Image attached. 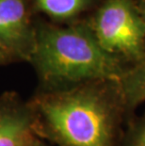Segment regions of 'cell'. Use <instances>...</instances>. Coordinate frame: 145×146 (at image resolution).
Returning a JSON list of instances; mask_svg holds the SVG:
<instances>
[{"label": "cell", "instance_id": "cell-7", "mask_svg": "<svg viewBox=\"0 0 145 146\" xmlns=\"http://www.w3.org/2000/svg\"><path fill=\"white\" fill-rule=\"evenodd\" d=\"M91 0H37L39 9L57 20H68L83 11Z\"/></svg>", "mask_w": 145, "mask_h": 146}, {"label": "cell", "instance_id": "cell-10", "mask_svg": "<svg viewBox=\"0 0 145 146\" xmlns=\"http://www.w3.org/2000/svg\"><path fill=\"white\" fill-rule=\"evenodd\" d=\"M138 11H140L141 16H142L144 23H145V0H140V6H138Z\"/></svg>", "mask_w": 145, "mask_h": 146}, {"label": "cell", "instance_id": "cell-1", "mask_svg": "<svg viewBox=\"0 0 145 146\" xmlns=\"http://www.w3.org/2000/svg\"><path fill=\"white\" fill-rule=\"evenodd\" d=\"M30 101L44 139L58 146H120L130 118L116 81L44 90Z\"/></svg>", "mask_w": 145, "mask_h": 146}, {"label": "cell", "instance_id": "cell-4", "mask_svg": "<svg viewBox=\"0 0 145 146\" xmlns=\"http://www.w3.org/2000/svg\"><path fill=\"white\" fill-rule=\"evenodd\" d=\"M44 141L31 101L15 92L0 94V146H35Z\"/></svg>", "mask_w": 145, "mask_h": 146}, {"label": "cell", "instance_id": "cell-11", "mask_svg": "<svg viewBox=\"0 0 145 146\" xmlns=\"http://www.w3.org/2000/svg\"><path fill=\"white\" fill-rule=\"evenodd\" d=\"M35 146H47L44 141H42V142H40L39 144H37V145H35Z\"/></svg>", "mask_w": 145, "mask_h": 146}, {"label": "cell", "instance_id": "cell-9", "mask_svg": "<svg viewBox=\"0 0 145 146\" xmlns=\"http://www.w3.org/2000/svg\"><path fill=\"white\" fill-rule=\"evenodd\" d=\"M11 57H12V55L8 51V49L6 48L5 46L0 42V64L9 61Z\"/></svg>", "mask_w": 145, "mask_h": 146}, {"label": "cell", "instance_id": "cell-5", "mask_svg": "<svg viewBox=\"0 0 145 146\" xmlns=\"http://www.w3.org/2000/svg\"><path fill=\"white\" fill-rule=\"evenodd\" d=\"M35 37L24 0H0V42L8 51L15 57L30 60Z\"/></svg>", "mask_w": 145, "mask_h": 146}, {"label": "cell", "instance_id": "cell-2", "mask_svg": "<svg viewBox=\"0 0 145 146\" xmlns=\"http://www.w3.org/2000/svg\"><path fill=\"white\" fill-rule=\"evenodd\" d=\"M30 60L44 90L93 81L118 82L128 68L102 48L88 25L41 27Z\"/></svg>", "mask_w": 145, "mask_h": 146}, {"label": "cell", "instance_id": "cell-8", "mask_svg": "<svg viewBox=\"0 0 145 146\" xmlns=\"http://www.w3.org/2000/svg\"><path fill=\"white\" fill-rule=\"evenodd\" d=\"M120 146H145V114L129 118Z\"/></svg>", "mask_w": 145, "mask_h": 146}, {"label": "cell", "instance_id": "cell-3", "mask_svg": "<svg viewBox=\"0 0 145 146\" xmlns=\"http://www.w3.org/2000/svg\"><path fill=\"white\" fill-rule=\"evenodd\" d=\"M91 27L102 48L127 67L145 60V23L132 0H107Z\"/></svg>", "mask_w": 145, "mask_h": 146}, {"label": "cell", "instance_id": "cell-6", "mask_svg": "<svg viewBox=\"0 0 145 146\" xmlns=\"http://www.w3.org/2000/svg\"><path fill=\"white\" fill-rule=\"evenodd\" d=\"M117 83L126 112L132 117L136 108L145 103V60L128 67Z\"/></svg>", "mask_w": 145, "mask_h": 146}]
</instances>
